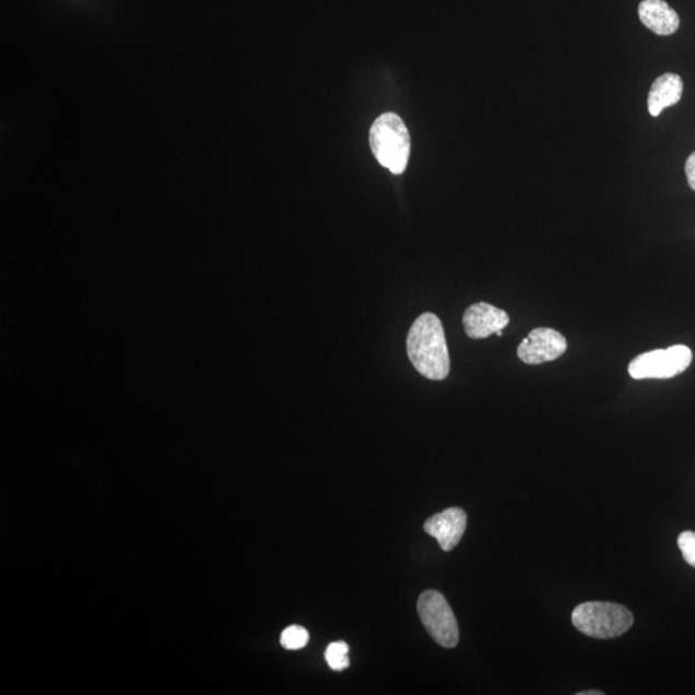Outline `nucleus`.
I'll list each match as a JSON object with an SVG mask.
<instances>
[{"instance_id":"1","label":"nucleus","mask_w":695,"mask_h":695,"mask_svg":"<svg viewBox=\"0 0 695 695\" xmlns=\"http://www.w3.org/2000/svg\"><path fill=\"white\" fill-rule=\"evenodd\" d=\"M408 354L413 367L426 379H447L449 352L445 329L437 316L424 314L412 323L408 335Z\"/></svg>"},{"instance_id":"2","label":"nucleus","mask_w":695,"mask_h":695,"mask_svg":"<svg viewBox=\"0 0 695 695\" xmlns=\"http://www.w3.org/2000/svg\"><path fill=\"white\" fill-rule=\"evenodd\" d=\"M369 145L376 160L394 174H402L408 168L411 139L401 117L394 113L384 114L375 121L369 130Z\"/></svg>"},{"instance_id":"3","label":"nucleus","mask_w":695,"mask_h":695,"mask_svg":"<svg viewBox=\"0 0 695 695\" xmlns=\"http://www.w3.org/2000/svg\"><path fill=\"white\" fill-rule=\"evenodd\" d=\"M577 630L595 639H613L630 630L634 616L624 605L588 602L577 605L572 613Z\"/></svg>"},{"instance_id":"4","label":"nucleus","mask_w":695,"mask_h":695,"mask_svg":"<svg viewBox=\"0 0 695 695\" xmlns=\"http://www.w3.org/2000/svg\"><path fill=\"white\" fill-rule=\"evenodd\" d=\"M693 353L686 345H672L669 350H656L639 354L628 365L633 379H671L683 374L692 365Z\"/></svg>"},{"instance_id":"5","label":"nucleus","mask_w":695,"mask_h":695,"mask_svg":"<svg viewBox=\"0 0 695 695\" xmlns=\"http://www.w3.org/2000/svg\"><path fill=\"white\" fill-rule=\"evenodd\" d=\"M418 612L425 630L443 648H455L460 639L458 625L446 597L438 591L426 590L420 595Z\"/></svg>"},{"instance_id":"6","label":"nucleus","mask_w":695,"mask_h":695,"mask_svg":"<svg viewBox=\"0 0 695 695\" xmlns=\"http://www.w3.org/2000/svg\"><path fill=\"white\" fill-rule=\"evenodd\" d=\"M567 351V340L559 331L537 328L517 346V357L527 365H542L556 361Z\"/></svg>"},{"instance_id":"7","label":"nucleus","mask_w":695,"mask_h":695,"mask_svg":"<svg viewBox=\"0 0 695 695\" xmlns=\"http://www.w3.org/2000/svg\"><path fill=\"white\" fill-rule=\"evenodd\" d=\"M467 523L468 515L463 509L448 508L445 512L429 517L424 529L429 536L437 539L443 551H451L460 544Z\"/></svg>"},{"instance_id":"8","label":"nucleus","mask_w":695,"mask_h":695,"mask_svg":"<svg viewBox=\"0 0 695 695\" xmlns=\"http://www.w3.org/2000/svg\"><path fill=\"white\" fill-rule=\"evenodd\" d=\"M510 322L505 310L488 303H477L465 310L463 323L470 339H486L504 330Z\"/></svg>"},{"instance_id":"9","label":"nucleus","mask_w":695,"mask_h":695,"mask_svg":"<svg viewBox=\"0 0 695 695\" xmlns=\"http://www.w3.org/2000/svg\"><path fill=\"white\" fill-rule=\"evenodd\" d=\"M639 18L649 31L661 36L676 33L680 26L679 14L664 0H642Z\"/></svg>"},{"instance_id":"10","label":"nucleus","mask_w":695,"mask_h":695,"mask_svg":"<svg viewBox=\"0 0 695 695\" xmlns=\"http://www.w3.org/2000/svg\"><path fill=\"white\" fill-rule=\"evenodd\" d=\"M683 80L676 73H663L654 80L648 95V109L652 116H658L664 109L676 105L682 100Z\"/></svg>"},{"instance_id":"11","label":"nucleus","mask_w":695,"mask_h":695,"mask_svg":"<svg viewBox=\"0 0 695 695\" xmlns=\"http://www.w3.org/2000/svg\"><path fill=\"white\" fill-rule=\"evenodd\" d=\"M348 653H350V647H348L345 641L331 642L327 648V652H324L329 668L334 671H343L350 668L351 662Z\"/></svg>"},{"instance_id":"12","label":"nucleus","mask_w":695,"mask_h":695,"mask_svg":"<svg viewBox=\"0 0 695 695\" xmlns=\"http://www.w3.org/2000/svg\"><path fill=\"white\" fill-rule=\"evenodd\" d=\"M309 641V634L305 627L290 626L281 634V646L288 650L305 648Z\"/></svg>"},{"instance_id":"13","label":"nucleus","mask_w":695,"mask_h":695,"mask_svg":"<svg viewBox=\"0 0 695 695\" xmlns=\"http://www.w3.org/2000/svg\"><path fill=\"white\" fill-rule=\"evenodd\" d=\"M677 545L686 563L695 568V532L685 531L680 534Z\"/></svg>"},{"instance_id":"14","label":"nucleus","mask_w":695,"mask_h":695,"mask_svg":"<svg viewBox=\"0 0 695 695\" xmlns=\"http://www.w3.org/2000/svg\"><path fill=\"white\" fill-rule=\"evenodd\" d=\"M685 173L687 183H690L691 189L695 191V151L686 160Z\"/></svg>"},{"instance_id":"15","label":"nucleus","mask_w":695,"mask_h":695,"mask_svg":"<svg viewBox=\"0 0 695 695\" xmlns=\"http://www.w3.org/2000/svg\"><path fill=\"white\" fill-rule=\"evenodd\" d=\"M603 692H599V691H588V692H581V693H577V695H603Z\"/></svg>"},{"instance_id":"16","label":"nucleus","mask_w":695,"mask_h":695,"mask_svg":"<svg viewBox=\"0 0 695 695\" xmlns=\"http://www.w3.org/2000/svg\"><path fill=\"white\" fill-rule=\"evenodd\" d=\"M498 337H502V331L497 332Z\"/></svg>"}]
</instances>
